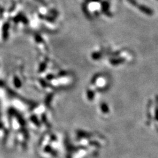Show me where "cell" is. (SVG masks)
I'll return each instance as SVG.
<instances>
[{
  "mask_svg": "<svg viewBox=\"0 0 158 158\" xmlns=\"http://www.w3.org/2000/svg\"><path fill=\"white\" fill-rule=\"evenodd\" d=\"M139 8L142 12H143L144 13H145V14H146V15H151L153 13V12L152 11V9H150V8L144 6V5H139Z\"/></svg>",
  "mask_w": 158,
  "mask_h": 158,
  "instance_id": "1",
  "label": "cell"
},
{
  "mask_svg": "<svg viewBox=\"0 0 158 158\" xmlns=\"http://www.w3.org/2000/svg\"><path fill=\"white\" fill-rule=\"evenodd\" d=\"M102 111H103L104 113L108 112V107H107V106L105 105V104H102Z\"/></svg>",
  "mask_w": 158,
  "mask_h": 158,
  "instance_id": "2",
  "label": "cell"
},
{
  "mask_svg": "<svg viewBox=\"0 0 158 158\" xmlns=\"http://www.w3.org/2000/svg\"><path fill=\"white\" fill-rule=\"evenodd\" d=\"M127 1L130 3V4H132V5L133 6H138V3L136 2V0H127Z\"/></svg>",
  "mask_w": 158,
  "mask_h": 158,
  "instance_id": "3",
  "label": "cell"
},
{
  "mask_svg": "<svg viewBox=\"0 0 158 158\" xmlns=\"http://www.w3.org/2000/svg\"><path fill=\"white\" fill-rule=\"evenodd\" d=\"M155 115H156L157 119H158V107L156 108V111H155Z\"/></svg>",
  "mask_w": 158,
  "mask_h": 158,
  "instance_id": "4",
  "label": "cell"
}]
</instances>
